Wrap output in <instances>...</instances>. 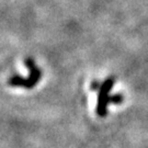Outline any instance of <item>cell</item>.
<instances>
[{
  "label": "cell",
  "mask_w": 148,
  "mask_h": 148,
  "mask_svg": "<svg viewBox=\"0 0 148 148\" xmlns=\"http://www.w3.org/2000/svg\"><path fill=\"white\" fill-rule=\"evenodd\" d=\"M100 86H101V84L97 82V81H93V82H92V85H91V89L92 90H99Z\"/></svg>",
  "instance_id": "obj_4"
},
{
  "label": "cell",
  "mask_w": 148,
  "mask_h": 148,
  "mask_svg": "<svg viewBox=\"0 0 148 148\" xmlns=\"http://www.w3.org/2000/svg\"><path fill=\"white\" fill-rule=\"evenodd\" d=\"M122 102H123V97H122V95H115L111 97V103L120 104Z\"/></svg>",
  "instance_id": "obj_3"
},
{
  "label": "cell",
  "mask_w": 148,
  "mask_h": 148,
  "mask_svg": "<svg viewBox=\"0 0 148 148\" xmlns=\"http://www.w3.org/2000/svg\"><path fill=\"white\" fill-rule=\"evenodd\" d=\"M113 85H114V79L112 77L106 79L101 84L99 88V93H98L97 109H95L98 116L104 117L108 114V106H109V103H111L110 92L113 88Z\"/></svg>",
  "instance_id": "obj_2"
},
{
  "label": "cell",
  "mask_w": 148,
  "mask_h": 148,
  "mask_svg": "<svg viewBox=\"0 0 148 148\" xmlns=\"http://www.w3.org/2000/svg\"><path fill=\"white\" fill-rule=\"evenodd\" d=\"M24 64L27 68L30 69V75L29 77H21V76H12L8 84L12 87H23L25 89H32L34 86H36L40 80L42 78V71L37 67L34 60L32 58H25Z\"/></svg>",
  "instance_id": "obj_1"
}]
</instances>
